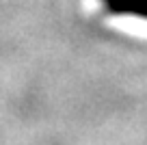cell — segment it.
Segmentation results:
<instances>
[{
  "mask_svg": "<svg viewBox=\"0 0 147 145\" xmlns=\"http://www.w3.org/2000/svg\"><path fill=\"white\" fill-rule=\"evenodd\" d=\"M106 9H115V11H123V13H141L147 15V0H104Z\"/></svg>",
  "mask_w": 147,
  "mask_h": 145,
  "instance_id": "cell-1",
  "label": "cell"
}]
</instances>
